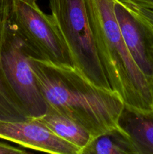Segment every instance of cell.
<instances>
[{
  "label": "cell",
  "instance_id": "15",
  "mask_svg": "<svg viewBox=\"0 0 153 154\" xmlns=\"http://www.w3.org/2000/svg\"><path fill=\"white\" fill-rule=\"evenodd\" d=\"M2 1H3V0H0V6H1L2 3Z\"/></svg>",
  "mask_w": 153,
  "mask_h": 154
},
{
  "label": "cell",
  "instance_id": "3",
  "mask_svg": "<svg viewBox=\"0 0 153 154\" xmlns=\"http://www.w3.org/2000/svg\"><path fill=\"white\" fill-rule=\"evenodd\" d=\"M49 5L75 69L97 87L112 90L98 55L86 0H49Z\"/></svg>",
  "mask_w": 153,
  "mask_h": 154
},
{
  "label": "cell",
  "instance_id": "7",
  "mask_svg": "<svg viewBox=\"0 0 153 154\" xmlns=\"http://www.w3.org/2000/svg\"><path fill=\"white\" fill-rule=\"evenodd\" d=\"M114 13L124 42L140 70L153 83V32L150 27L119 0Z\"/></svg>",
  "mask_w": 153,
  "mask_h": 154
},
{
  "label": "cell",
  "instance_id": "1",
  "mask_svg": "<svg viewBox=\"0 0 153 154\" xmlns=\"http://www.w3.org/2000/svg\"><path fill=\"white\" fill-rule=\"evenodd\" d=\"M31 66L48 108L76 122L94 138L117 127L124 103L73 68L32 58Z\"/></svg>",
  "mask_w": 153,
  "mask_h": 154
},
{
  "label": "cell",
  "instance_id": "9",
  "mask_svg": "<svg viewBox=\"0 0 153 154\" xmlns=\"http://www.w3.org/2000/svg\"><path fill=\"white\" fill-rule=\"evenodd\" d=\"M9 8L10 0H3L0 6V43L8 17ZM29 118L6 78L0 59V120L17 122Z\"/></svg>",
  "mask_w": 153,
  "mask_h": 154
},
{
  "label": "cell",
  "instance_id": "2",
  "mask_svg": "<svg viewBox=\"0 0 153 154\" xmlns=\"http://www.w3.org/2000/svg\"><path fill=\"white\" fill-rule=\"evenodd\" d=\"M115 0H86L98 55L112 91L124 105L153 111V83L135 63L117 22Z\"/></svg>",
  "mask_w": 153,
  "mask_h": 154
},
{
  "label": "cell",
  "instance_id": "10",
  "mask_svg": "<svg viewBox=\"0 0 153 154\" xmlns=\"http://www.w3.org/2000/svg\"><path fill=\"white\" fill-rule=\"evenodd\" d=\"M34 119L62 139L79 147L80 152L94 138L88 131L76 122L50 108H47L44 114Z\"/></svg>",
  "mask_w": 153,
  "mask_h": 154
},
{
  "label": "cell",
  "instance_id": "14",
  "mask_svg": "<svg viewBox=\"0 0 153 154\" xmlns=\"http://www.w3.org/2000/svg\"><path fill=\"white\" fill-rule=\"evenodd\" d=\"M127 1L153 10V0H127Z\"/></svg>",
  "mask_w": 153,
  "mask_h": 154
},
{
  "label": "cell",
  "instance_id": "13",
  "mask_svg": "<svg viewBox=\"0 0 153 154\" xmlns=\"http://www.w3.org/2000/svg\"><path fill=\"white\" fill-rule=\"evenodd\" d=\"M28 151L19 147H15L10 144L0 142V154H24Z\"/></svg>",
  "mask_w": 153,
  "mask_h": 154
},
{
  "label": "cell",
  "instance_id": "12",
  "mask_svg": "<svg viewBox=\"0 0 153 154\" xmlns=\"http://www.w3.org/2000/svg\"><path fill=\"white\" fill-rule=\"evenodd\" d=\"M120 2L125 5L128 8L130 9L132 11L134 12L142 21L146 23L153 32V10L147 8L142 7L136 4L130 2L127 0H119Z\"/></svg>",
  "mask_w": 153,
  "mask_h": 154
},
{
  "label": "cell",
  "instance_id": "4",
  "mask_svg": "<svg viewBox=\"0 0 153 154\" xmlns=\"http://www.w3.org/2000/svg\"><path fill=\"white\" fill-rule=\"evenodd\" d=\"M9 20L34 59L75 69L70 50L55 20L40 10L36 0H10Z\"/></svg>",
  "mask_w": 153,
  "mask_h": 154
},
{
  "label": "cell",
  "instance_id": "11",
  "mask_svg": "<svg viewBox=\"0 0 153 154\" xmlns=\"http://www.w3.org/2000/svg\"><path fill=\"white\" fill-rule=\"evenodd\" d=\"M80 154H137L129 135L119 126L95 137Z\"/></svg>",
  "mask_w": 153,
  "mask_h": 154
},
{
  "label": "cell",
  "instance_id": "8",
  "mask_svg": "<svg viewBox=\"0 0 153 154\" xmlns=\"http://www.w3.org/2000/svg\"><path fill=\"white\" fill-rule=\"evenodd\" d=\"M118 125L129 135L137 154H153V111L124 105Z\"/></svg>",
  "mask_w": 153,
  "mask_h": 154
},
{
  "label": "cell",
  "instance_id": "6",
  "mask_svg": "<svg viewBox=\"0 0 153 154\" xmlns=\"http://www.w3.org/2000/svg\"><path fill=\"white\" fill-rule=\"evenodd\" d=\"M0 139L25 148L56 154H80L79 147L62 139L34 118L24 121L0 120Z\"/></svg>",
  "mask_w": 153,
  "mask_h": 154
},
{
  "label": "cell",
  "instance_id": "5",
  "mask_svg": "<svg viewBox=\"0 0 153 154\" xmlns=\"http://www.w3.org/2000/svg\"><path fill=\"white\" fill-rule=\"evenodd\" d=\"M32 57L34 58V55L14 28L8 14L0 43L2 66L27 115L37 118L46 112L48 107L32 68Z\"/></svg>",
  "mask_w": 153,
  "mask_h": 154
}]
</instances>
